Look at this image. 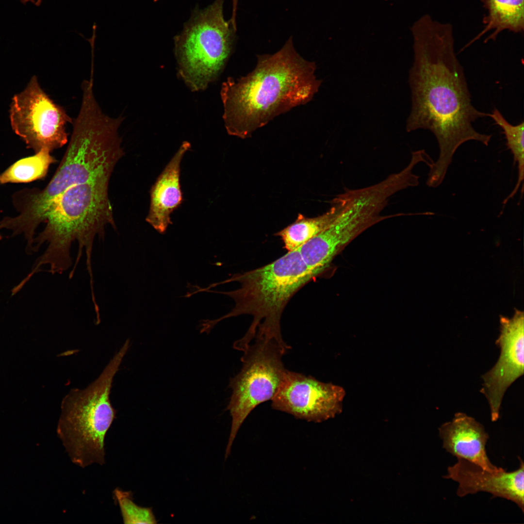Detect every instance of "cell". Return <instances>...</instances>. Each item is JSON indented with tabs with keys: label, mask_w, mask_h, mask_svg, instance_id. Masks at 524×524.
<instances>
[{
	"label": "cell",
	"mask_w": 524,
	"mask_h": 524,
	"mask_svg": "<svg viewBox=\"0 0 524 524\" xmlns=\"http://www.w3.org/2000/svg\"><path fill=\"white\" fill-rule=\"evenodd\" d=\"M411 30L414 61L409 75L411 107L406 129L409 132L427 130L435 135L439 155L428 176L439 183L460 146L471 140L488 146L492 135L477 131L473 123L490 114L472 103L464 71L455 52L451 25L425 15Z\"/></svg>",
	"instance_id": "1"
},
{
	"label": "cell",
	"mask_w": 524,
	"mask_h": 524,
	"mask_svg": "<svg viewBox=\"0 0 524 524\" xmlns=\"http://www.w3.org/2000/svg\"><path fill=\"white\" fill-rule=\"evenodd\" d=\"M316 65L295 49L292 37L273 54L257 55L255 68L222 84L223 118L228 133L242 139L276 116L311 100L322 83Z\"/></svg>",
	"instance_id": "2"
},
{
	"label": "cell",
	"mask_w": 524,
	"mask_h": 524,
	"mask_svg": "<svg viewBox=\"0 0 524 524\" xmlns=\"http://www.w3.org/2000/svg\"><path fill=\"white\" fill-rule=\"evenodd\" d=\"M316 276L297 249L288 251L262 267L235 274L207 288L198 287V292L226 295L235 303L226 315L214 320H203L200 332L209 334L223 319L248 314L253 317L251 324L244 336L234 342V348L243 351L255 338L274 340L286 344L281 333L282 312L296 292Z\"/></svg>",
	"instance_id": "3"
},
{
	"label": "cell",
	"mask_w": 524,
	"mask_h": 524,
	"mask_svg": "<svg viewBox=\"0 0 524 524\" xmlns=\"http://www.w3.org/2000/svg\"><path fill=\"white\" fill-rule=\"evenodd\" d=\"M109 183V180H102L77 185L57 197L46 213L44 229L33 240V252L45 244L46 248L36 259L24 282H27L45 265L49 267V271L53 274L67 270L73 263L71 246L77 242V255L69 278L74 275L84 250L91 293H94L91 262L94 240L97 236L104 238L108 225L115 229L108 196Z\"/></svg>",
	"instance_id": "4"
},
{
	"label": "cell",
	"mask_w": 524,
	"mask_h": 524,
	"mask_svg": "<svg viewBox=\"0 0 524 524\" xmlns=\"http://www.w3.org/2000/svg\"><path fill=\"white\" fill-rule=\"evenodd\" d=\"M122 121L121 117L103 113L94 96L82 97L69 144L56 172L43 190L31 195L24 209L28 219L43 222L54 201L72 186L110 180L124 154L118 133Z\"/></svg>",
	"instance_id": "5"
},
{
	"label": "cell",
	"mask_w": 524,
	"mask_h": 524,
	"mask_svg": "<svg viewBox=\"0 0 524 524\" xmlns=\"http://www.w3.org/2000/svg\"><path fill=\"white\" fill-rule=\"evenodd\" d=\"M129 347L127 340L96 380L71 390L62 400L57 432L71 461L82 468L105 462L104 439L116 413L110 394Z\"/></svg>",
	"instance_id": "6"
},
{
	"label": "cell",
	"mask_w": 524,
	"mask_h": 524,
	"mask_svg": "<svg viewBox=\"0 0 524 524\" xmlns=\"http://www.w3.org/2000/svg\"><path fill=\"white\" fill-rule=\"evenodd\" d=\"M225 0L194 12L174 38L178 73L192 91L205 89L223 69L236 29L223 14Z\"/></svg>",
	"instance_id": "7"
},
{
	"label": "cell",
	"mask_w": 524,
	"mask_h": 524,
	"mask_svg": "<svg viewBox=\"0 0 524 524\" xmlns=\"http://www.w3.org/2000/svg\"><path fill=\"white\" fill-rule=\"evenodd\" d=\"M243 351V366L229 380L232 394L226 410L231 425L225 452L230 455L233 442L244 421L259 404L271 400L281 384L287 370L282 357L291 347L274 340L255 338Z\"/></svg>",
	"instance_id": "8"
},
{
	"label": "cell",
	"mask_w": 524,
	"mask_h": 524,
	"mask_svg": "<svg viewBox=\"0 0 524 524\" xmlns=\"http://www.w3.org/2000/svg\"><path fill=\"white\" fill-rule=\"evenodd\" d=\"M10 119L14 132L35 153L63 147L68 141L66 126L73 123L66 110L41 88L35 76L13 97Z\"/></svg>",
	"instance_id": "9"
},
{
	"label": "cell",
	"mask_w": 524,
	"mask_h": 524,
	"mask_svg": "<svg viewBox=\"0 0 524 524\" xmlns=\"http://www.w3.org/2000/svg\"><path fill=\"white\" fill-rule=\"evenodd\" d=\"M345 394L340 386L287 370L271 406L296 418L319 423L341 412Z\"/></svg>",
	"instance_id": "10"
},
{
	"label": "cell",
	"mask_w": 524,
	"mask_h": 524,
	"mask_svg": "<svg viewBox=\"0 0 524 524\" xmlns=\"http://www.w3.org/2000/svg\"><path fill=\"white\" fill-rule=\"evenodd\" d=\"M376 223V216L368 205L358 199L350 200L328 228L298 250L307 265L318 276L347 245Z\"/></svg>",
	"instance_id": "11"
},
{
	"label": "cell",
	"mask_w": 524,
	"mask_h": 524,
	"mask_svg": "<svg viewBox=\"0 0 524 524\" xmlns=\"http://www.w3.org/2000/svg\"><path fill=\"white\" fill-rule=\"evenodd\" d=\"M500 322V332L495 342L500 355L493 367L482 376L480 389L488 402L492 422L499 417L507 390L524 374V313L516 310L512 318L501 316Z\"/></svg>",
	"instance_id": "12"
},
{
	"label": "cell",
	"mask_w": 524,
	"mask_h": 524,
	"mask_svg": "<svg viewBox=\"0 0 524 524\" xmlns=\"http://www.w3.org/2000/svg\"><path fill=\"white\" fill-rule=\"evenodd\" d=\"M447 468L443 476L458 483L457 494L460 497L482 491L493 497L503 498L515 503L524 512V465L519 458V468L511 472L501 469L491 472L462 458Z\"/></svg>",
	"instance_id": "13"
},
{
	"label": "cell",
	"mask_w": 524,
	"mask_h": 524,
	"mask_svg": "<svg viewBox=\"0 0 524 524\" xmlns=\"http://www.w3.org/2000/svg\"><path fill=\"white\" fill-rule=\"evenodd\" d=\"M439 435L443 448L457 458L465 459L491 472L501 469L490 460L486 450L489 435L474 418L457 412L452 421L439 428Z\"/></svg>",
	"instance_id": "14"
},
{
	"label": "cell",
	"mask_w": 524,
	"mask_h": 524,
	"mask_svg": "<svg viewBox=\"0 0 524 524\" xmlns=\"http://www.w3.org/2000/svg\"><path fill=\"white\" fill-rule=\"evenodd\" d=\"M190 146L189 142H183L151 188L150 208L146 220L161 234H164L168 225L172 224L170 215L182 202L180 165Z\"/></svg>",
	"instance_id": "15"
},
{
	"label": "cell",
	"mask_w": 524,
	"mask_h": 524,
	"mask_svg": "<svg viewBox=\"0 0 524 524\" xmlns=\"http://www.w3.org/2000/svg\"><path fill=\"white\" fill-rule=\"evenodd\" d=\"M487 13L483 18L484 28L462 49L491 31L484 41L495 40L499 33L508 30L514 33L523 32L524 29V0H481Z\"/></svg>",
	"instance_id": "16"
},
{
	"label": "cell",
	"mask_w": 524,
	"mask_h": 524,
	"mask_svg": "<svg viewBox=\"0 0 524 524\" xmlns=\"http://www.w3.org/2000/svg\"><path fill=\"white\" fill-rule=\"evenodd\" d=\"M345 202L344 193L337 196L332 201V206L326 213L313 218L299 214L297 220L284 228L277 235L283 242L288 251L298 248L328 228L341 212Z\"/></svg>",
	"instance_id": "17"
},
{
	"label": "cell",
	"mask_w": 524,
	"mask_h": 524,
	"mask_svg": "<svg viewBox=\"0 0 524 524\" xmlns=\"http://www.w3.org/2000/svg\"><path fill=\"white\" fill-rule=\"evenodd\" d=\"M56 160L50 151L42 149L33 156L21 159L0 174V183L29 182L44 178Z\"/></svg>",
	"instance_id": "18"
},
{
	"label": "cell",
	"mask_w": 524,
	"mask_h": 524,
	"mask_svg": "<svg viewBox=\"0 0 524 524\" xmlns=\"http://www.w3.org/2000/svg\"><path fill=\"white\" fill-rule=\"evenodd\" d=\"M503 130L506 140V145L510 150L514 160L518 167V180L516 185L510 194L504 199L503 203L508 201L517 193L524 180V123L523 121L517 125H513L507 121L502 114L497 109H494L490 116Z\"/></svg>",
	"instance_id": "19"
},
{
	"label": "cell",
	"mask_w": 524,
	"mask_h": 524,
	"mask_svg": "<svg viewBox=\"0 0 524 524\" xmlns=\"http://www.w3.org/2000/svg\"><path fill=\"white\" fill-rule=\"evenodd\" d=\"M115 501L118 505L123 523L126 524H154L157 520L152 508L142 507L133 501L132 493L116 488L113 491Z\"/></svg>",
	"instance_id": "20"
},
{
	"label": "cell",
	"mask_w": 524,
	"mask_h": 524,
	"mask_svg": "<svg viewBox=\"0 0 524 524\" xmlns=\"http://www.w3.org/2000/svg\"><path fill=\"white\" fill-rule=\"evenodd\" d=\"M238 0H232V14L230 20L233 24H236V15Z\"/></svg>",
	"instance_id": "21"
},
{
	"label": "cell",
	"mask_w": 524,
	"mask_h": 524,
	"mask_svg": "<svg viewBox=\"0 0 524 524\" xmlns=\"http://www.w3.org/2000/svg\"><path fill=\"white\" fill-rule=\"evenodd\" d=\"M19 1L23 4H26V3L29 2H32L35 4V0H19Z\"/></svg>",
	"instance_id": "22"
},
{
	"label": "cell",
	"mask_w": 524,
	"mask_h": 524,
	"mask_svg": "<svg viewBox=\"0 0 524 524\" xmlns=\"http://www.w3.org/2000/svg\"><path fill=\"white\" fill-rule=\"evenodd\" d=\"M155 0V1H156L157 0Z\"/></svg>",
	"instance_id": "23"
}]
</instances>
